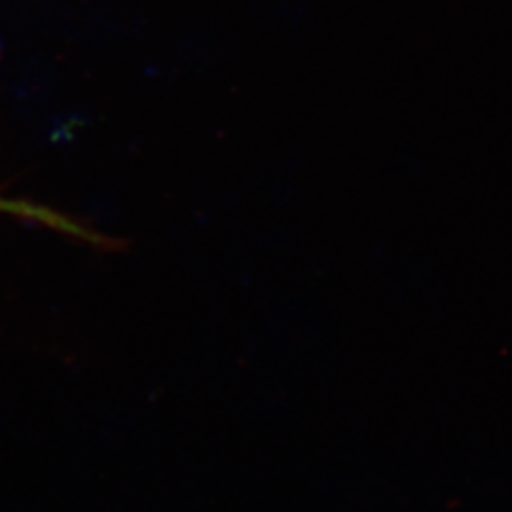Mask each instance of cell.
<instances>
[{
    "label": "cell",
    "instance_id": "1",
    "mask_svg": "<svg viewBox=\"0 0 512 512\" xmlns=\"http://www.w3.org/2000/svg\"><path fill=\"white\" fill-rule=\"evenodd\" d=\"M0 213H8V215H16L19 219L40 222V224H46V226L59 230V232H65V234H73V236H80V238H92L84 228L74 224L73 220L55 213L48 207L35 205V203L18 202V200L14 202V200H8V198L0 196Z\"/></svg>",
    "mask_w": 512,
    "mask_h": 512
}]
</instances>
